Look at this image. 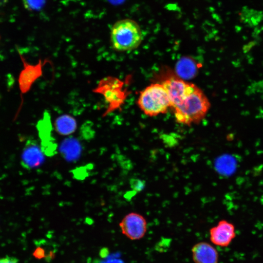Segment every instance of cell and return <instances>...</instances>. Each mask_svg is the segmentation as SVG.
Masks as SVG:
<instances>
[{
    "label": "cell",
    "mask_w": 263,
    "mask_h": 263,
    "mask_svg": "<svg viewBox=\"0 0 263 263\" xmlns=\"http://www.w3.org/2000/svg\"><path fill=\"white\" fill-rule=\"evenodd\" d=\"M137 102L143 112L150 116L164 113L170 107L169 95L162 83L147 86L140 93Z\"/></svg>",
    "instance_id": "3957f363"
},
{
    "label": "cell",
    "mask_w": 263,
    "mask_h": 263,
    "mask_svg": "<svg viewBox=\"0 0 263 263\" xmlns=\"http://www.w3.org/2000/svg\"><path fill=\"white\" fill-rule=\"evenodd\" d=\"M80 148L79 143L73 138L66 139L61 145L62 152L70 157L76 156L79 153Z\"/></svg>",
    "instance_id": "7c38bea8"
},
{
    "label": "cell",
    "mask_w": 263,
    "mask_h": 263,
    "mask_svg": "<svg viewBox=\"0 0 263 263\" xmlns=\"http://www.w3.org/2000/svg\"><path fill=\"white\" fill-rule=\"evenodd\" d=\"M210 107L207 96L195 85L192 90L172 109L177 122L190 125L200 122L206 115Z\"/></svg>",
    "instance_id": "6da1fadb"
},
{
    "label": "cell",
    "mask_w": 263,
    "mask_h": 263,
    "mask_svg": "<svg viewBox=\"0 0 263 263\" xmlns=\"http://www.w3.org/2000/svg\"><path fill=\"white\" fill-rule=\"evenodd\" d=\"M263 19V13L248 7H244L240 13V19L243 23L249 26L257 25Z\"/></svg>",
    "instance_id": "8fae6325"
},
{
    "label": "cell",
    "mask_w": 263,
    "mask_h": 263,
    "mask_svg": "<svg viewBox=\"0 0 263 263\" xmlns=\"http://www.w3.org/2000/svg\"><path fill=\"white\" fill-rule=\"evenodd\" d=\"M44 157L41 149L33 140L26 142L21 154V164L27 169L39 166L43 161Z\"/></svg>",
    "instance_id": "ba28073f"
},
{
    "label": "cell",
    "mask_w": 263,
    "mask_h": 263,
    "mask_svg": "<svg viewBox=\"0 0 263 263\" xmlns=\"http://www.w3.org/2000/svg\"><path fill=\"white\" fill-rule=\"evenodd\" d=\"M7 0H0V5L6 2Z\"/></svg>",
    "instance_id": "e0dca14e"
},
{
    "label": "cell",
    "mask_w": 263,
    "mask_h": 263,
    "mask_svg": "<svg viewBox=\"0 0 263 263\" xmlns=\"http://www.w3.org/2000/svg\"><path fill=\"white\" fill-rule=\"evenodd\" d=\"M34 256L38 259H41L45 256V251L40 247H38L34 252Z\"/></svg>",
    "instance_id": "2e32d148"
},
{
    "label": "cell",
    "mask_w": 263,
    "mask_h": 263,
    "mask_svg": "<svg viewBox=\"0 0 263 263\" xmlns=\"http://www.w3.org/2000/svg\"><path fill=\"white\" fill-rule=\"evenodd\" d=\"M44 0H22L25 8L29 10H38L41 7Z\"/></svg>",
    "instance_id": "5bb4252c"
},
{
    "label": "cell",
    "mask_w": 263,
    "mask_h": 263,
    "mask_svg": "<svg viewBox=\"0 0 263 263\" xmlns=\"http://www.w3.org/2000/svg\"><path fill=\"white\" fill-rule=\"evenodd\" d=\"M143 40L139 25L130 19L117 21L112 26L110 41L112 47L117 51L126 52L137 48Z\"/></svg>",
    "instance_id": "7a4b0ae2"
},
{
    "label": "cell",
    "mask_w": 263,
    "mask_h": 263,
    "mask_svg": "<svg viewBox=\"0 0 263 263\" xmlns=\"http://www.w3.org/2000/svg\"><path fill=\"white\" fill-rule=\"evenodd\" d=\"M191 253L195 263H218L217 250L207 242H201L194 244L191 248Z\"/></svg>",
    "instance_id": "52a82bcc"
},
{
    "label": "cell",
    "mask_w": 263,
    "mask_h": 263,
    "mask_svg": "<svg viewBox=\"0 0 263 263\" xmlns=\"http://www.w3.org/2000/svg\"><path fill=\"white\" fill-rule=\"evenodd\" d=\"M176 70L180 77L184 79H189L196 75L198 66L193 59L185 57L178 61Z\"/></svg>",
    "instance_id": "9c48e42d"
},
{
    "label": "cell",
    "mask_w": 263,
    "mask_h": 263,
    "mask_svg": "<svg viewBox=\"0 0 263 263\" xmlns=\"http://www.w3.org/2000/svg\"><path fill=\"white\" fill-rule=\"evenodd\" d=\"M119 226L123 234L132 240L142 238L147 230L145 218L136 212H131L122 219Z\"/></svg>",
    "instance_id": "277c9868"
},
{
    "label": "cell",
    "mask_w": 263,
    "mask_h": 263,
    "mask_svg": "<svg viewBox=\"0 0 263 263\" xmlns=\"http://www.w3.org/2000/svg\"><path fill=\"white\" fill-rule=\"evenodd\" d=\"M236 236L234 225L229 222L222 220L217 225L209 230L210 240L212 244L220 247H226Z\"/></svg>",
    "instance_id": "8992f818"
},
{
    "label": "cell",
    "mask_w": 263,
    "mask_h": 263,
    "mask_svg": "<svg viewBox=\"0 0 263 263\" xmlns=\"http://www.w3.org/2000/svg\"><path fill=\"white\" fill-rule=\"evenodd\" d=\"M162 84L167 91L172 109L177 106L195 86L181 78L176 77L167 79Z\"/></svg>",
    "instance_id": "5b68a950"
},
{
    "label": "cell",
    "mask_w": 263,
    "mask_h": 263,
    "mask_svg": "<svg viewBox=\"0 0 263 263\" xmlns=\"http://www.w3.org/2000/svg\"><path fill=\"white\" fill-rule=\"evenodd\" d=\"M130 187L134 192L142 191L145 188V182L144 180L138 178H132L130 180Z\"/></svg>",
    "instance_id": "4fadbf2b"
},
{
    "label": "cell",
    "mask_w": 263,
    "mask_h": 263,
    "mask_svg": "<svg viewBox=\"0 0 263 263\" xmlns=\"http://www.w3.org/2000/svg\"><path fill=\"white\" fill-rule=\"evenodd\" d=\"M0 263H19V262L15 257L7 256L0 258Z\"/></svg>",
    "instance_id": "9a60e30c"
},
{
    "label": "cell",
    "mask_w": 263,
    "mask_h": 263,
    "mask_svg": "<svg viewBox=\"0 0 263 263\" xmlns=\"http://www.w3.org/2000/svg\"><path fill=\"white\" fill-rule=\"evenodd\" d=\"M56 131L59 134L68 135L73 133L76 128L75 119L68 115H63L58 117L56 121Z\"/></svg>",
    "instance_id": "30bf717a"
}]
</instances>
